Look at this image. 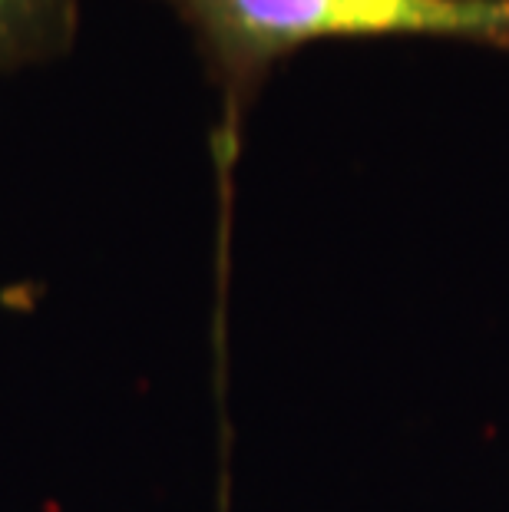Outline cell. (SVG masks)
Returning <instances> with one entry per match:
<instances>
[{
	"label": "cell",
	"instance_id": "cell-2",
	"mask_svg": "<svg viewBox=\"0 0 509 512\" xmlns=\"http://www.w3.org/2000/svg\"><path fill=\"white\" fill-rule=\"evenodd\" d=\"M77 27L80 0H0V73L60 57Z\"/></svg>",
	"mask_w": 509,
	"mask_h": 512
},
{
	"label": "cell",
	"instance_id": "cell-1",
	"mask_svg": "<svg viewBox=\"0 0 509 512\" xmlns=\"http://www.w3.org/2000/svg\"><path fill=\"white\" fill-rule=\"evenodd\" d=\"M222 93L225 166L278 63L331 40H437L509 53V0H162Z\"/></svg>",
	"mask_w": 509,
	"mask_h": 512
}]
</instances>
